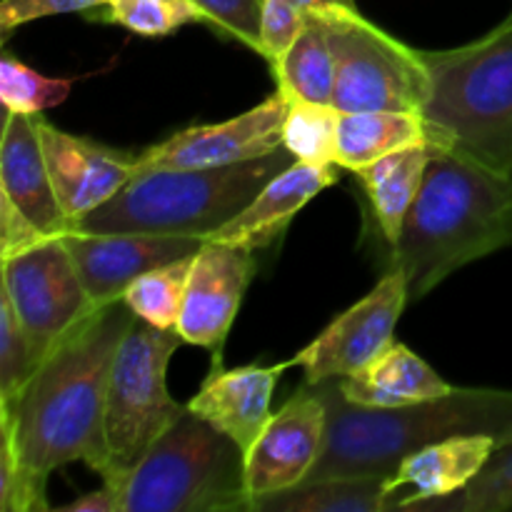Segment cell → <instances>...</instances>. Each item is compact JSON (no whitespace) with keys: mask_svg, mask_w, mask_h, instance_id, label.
Instances as JSON below:
<instances>
[{"mask_svg":"<svg viewBox=\"0 0 512 512\" xmlns=\"http://www.w3.org/2000/svg\"><path fill=\"white\" fill-rule=\"evenodd\" d=\"M135 320L125 300L95 308L50 350L18 403L0 408V510H53L45 483L68 463L108 475V380Z\"/></svg>","mask_w":512,"mask_h":512,"instance_id":"obj_1","label":"cell"},{"mask_svg":"<svg viewBox=\"0 0 512 512\" xmlns=\"http://www.w3.org/2000/svg\"><path fill=\"white\" fill-rule=\"evenodd\" d=\"M510 245L512 178L440 148L390 248L415 303L463 265Z\"/></svg>","mask_w":512,"mask_h":512,"instance_id":"obj_2","label":"cell"},{"mask_svg":"<svg viewBox=\"0 0 512 512\" xmlns=\"http://www.w3.org/2000/svg\"><path fill=\"white\" fill-rule=\"evenodd\" d=\"M318 385L328 408L323 455L308 480L338 475H393L415 450L458 435L512 440V390L453 388L403 408L350 403L338 378Z\"/></svg>","mask_w":512,"mask_h":512,"instance_id":"obj_3","label":"cell"},{"mask_svg":"<svg viewBox=\"0 0 512 512\" xmlns=\"http://www.w3.org/2000/svg\"><path fill=\"white\" fill-rule=\"evenodd\" d=\"M293 163V153L280 148L263 158L220 168L138 170L113 198L80 218L73 230L210 240Z\"/></svg>","mask_w":512,"mask_h":512,"instance_id":"obj_4","label":"cell"},{"mask_svg":"<svg viewBox=\"0 0 512 512\" xmlns=\"http://www.w3.org/2000/svg\"><path fill=\"white\" fill-rule=\"evenodd\" d=\"M433 143L512 178V18L475 43L423 50Z\"/></svg>","mask_w":512,"mask_h":512,"instance_id":"obj_5","label":"cell"},{"mask_svg":"<svg viewBox=\"0 0 512 512\" xmlns=\"http://www.w3.org/2000/svg\"><path fill=\"white\" fill-rule=\"evenodd\" d=\"M120 512H255L243 448L188 408L128 475Z\"/></svg>","mask_w":512,"mask_h":512,"instance_id":"obj_6","label":"cell"},{"mask_svg":"<svg viewBox=\"0 0 512 512\" xmlns=\"http://www.w3.org/2000/svg\"><path fill=\"white\" fill-rule=\"evenodd\" d=\"M180 343L185 340L178 330L155 328L140 318L120 343L105 400L108 475L103 483L123 488L150 445L188 410L168 390V363Z\"/></svg>","mask_w":512,"mask_h":512,"instance_id":"obj_7","label":"cell"},{"mask_svg":"<svg viewBox=\"0 0 512 512\" xmlns=\"http://www.w3.org/2000/svg\"><path fill=\"white\" fill-rule=\"evenodd\" d=\"M328 28L335 55L333 105L340 113L360 110H410L423 113L433 80L423 50H413L385 33L358 5L315 8Z\"/></svg>","mask_w":512,"mask_h":512,"instance_id":"obj_8","label":"cell"},{"mask_svg":"<svg viewBox=\"0 0 512 512\" xmlns=\"http://www.w3.org/2000/svg\"><path fill=\"white\" fill-rule=\"evenodd\" d=\"M25 333L48 355L98 305L90 300L60 235L3 258V288Z\"/></svg>","mask_w":512,"mask_h":512,"instance_id":"obj_9","label":"cell"},{"mask_svg":"<svg viewBox=\"0 0 512 512\" xmlns=\"http://www.w3.org/2000/svg\"><path fill=\"white\" fill-rule=\"evenodd\" d=\"M405 305L408 285L400 270L390 268L363 300L340 313L290 365H300L310 385L358 373L393 343Z\"/></svg>","mask_w":512,"mask_h":512,"instance_id":"obj_10","label":"cell"},{"mask_svg":"<svg viewBox=\"0 0 512 512\" xmlns=\"http://www.w3.org/2000/svg\"><path fill=\"white\" fill-rule=\"evenodd\" d=\"M293 100L275 90L268 100L225 123L195 125L138 155V170L220 168L285 148L283 128Z\"/></svg>","mask_w":512,"mask_h":512,"instance_id":"obj_11","label":"cell"},{"mask_svg":"<svg viewBox=\"0 0 512 512\" xmlns=\"http://www.w3.org/2000/svg\"><path fill=\"white\" fill-rule=\"evenodd\" d=\"M328 430V408L318 385L305 383L273 418L250 453L245 475L253 500L295 488L318 465Z\"/></svg>","mask_w":512,"mask_h":512,"instance_id":"obj_12","label":"cell"},{"mask_svg":"<svg viewBox=\"0 0 512 512\" xmlns=\"http://www.w3.org/2000/svg\"><path fill=\"white\" fill-rule=\"evenodd\" d=\"M258 270L253 250L205 240L193 255L178 333L185 343L203 345L220 358L243 295Z\"/></svg>","mask_w":512,"mask_h":512,"instance_id":"obj_13","label":"cell"},{"mask_svg":"<svg viewBox=\"0 0 512 512\" xmlns=\"http://www.w3.org/2000/svg\"><path fill=\"white\" fill-rule=\"evenodd\" d=\"M75 260L80 280L98 308L123 300L125 290L160 265L193 258L203 248V238L135 233H78L60 235Z\"/></svg>","mask_w":512,"mask_h":512,"instance_id":"obj_14","label":"cell"},{"mask_svg":"<svg viewBox=\"0 0 512 512\" xmlns=\"http://www.w3.org/2000/svg\"><path fill=\"white\" fill-rule=\"evenodd\" d=\"M35 123L68 230H73L90 210L113 198L138 173V155L120 153L90 138L65 133L48 123L43 113L35 115Z\"/></svg>","mask_w":512,"mask_h":512,"instance_id":"obj_15","label":"cell"},{"mask_svg":"<svg viewBox=\"0 0 512 512\" xmlns=\"http://www.w3.org/2000/svg\"><path fill=\"white\" fill-rule=\"evenodd\" d=\"M285 368H290V363L270 365V368L265 365L223 368V360L213 358V370L188 408L230 435L248 455L268 420L273 418L270 400Z\"/></svg>","mask_w":512,"mask_h":512,"instance_id":"obj_16","label":"cell"},{"mask_svg":"<svg viewBox=\"0 0 512 512\" xmlns=\"http://www.w3.org/2000/svg\"><path fill=\"white\" fill-rule=\"evenodd\" d=\"M495 448L498 440L490 435H458L415 450L388 478L390 510H415L468 488Z\"/></svg>","mask_w":512,"mask_h":512,"instance_id":"obj_17","label":"cell"},{"mask_svg":"<svg viewBox=\"0 0 512 512\" xmlns=\"http://www.w3.org/2000/svg\"><path fill=\"white\" fill-rule=\"evenodd\" d=\"M338 165H310L295 160L290 168L275 175L230 223H225L210 240L238 245L245 250H263L283 238L290 220L318 193L338 183Z\"/></svg>","mask_w":512,"mask_h":512,"instance_id":"obj_18","label":"cell"},{"mask_svg":"<svg viewBox=\"0 0 512 512\" xmlns=\"http://www.w3.org/2000/svg\"><path fill=\"white\" fill-rule=\"evenodd\" d=\"M0 193L8 195L48 238L68 233V220L60 210L50 180L35 115L5 110L0 140Z\"/></svg>","mask_w":512,"mask_h":512,"instance_id":"obj_19","label":"cell"},{"mask_svg":"<svg viewBox=\"0 0 512 512\" xmlns=\"http://www.w3.org/2000/svg\"><path fill=\"white\" fill-rule=\"evenodd\" d=\"M338 385L350 403L365 408H403L453 390L408 345L395 340L358 373L338 378Z\"/></svg>","mask_w":512,"mask_h":512,"instance_id":"obj_20","label":"cell"},{"mask_svg":"<svg viewBox=\"0 0 512 512\" xmlns=\"http://www.w3.org/2000/svg\"><path fill=\"white\" fill-rule=\"evenodd\" d=\"M438 150L440 145L435 143L410 145V148L395 150L355 173L368 195L380 233L390 245H395V240L400 238L405 215H408L425 180V170H428L430 160L438 155Z\"/></svg>","mask_w":512,"mask_h":512,"instance_id":"obj_21","label":"cell"},{"mask_svg":"<svg viewBox=\"0 0 512 512\" xmlns=\"http://www.w3.org/2000/svg\"><path fill=\"white\" fill-rule=\"evenodd\" d=\"M433 143L430 125L423 113L410 110H360L343 113L338 125V153L335 165L358 173L365 165L410 148V145Z\"/></svg>","mask_w":512,"mask_h":512,"instance_id":"obj_22","label":"cell"},{"mask_svg":"<svg viewBox=\"0 0 512 512\" xmlns=\"http://www.w3.org/2000/svg\"><path fill=\"white\" fill-rule=\"evenodd\" d=\"M390 475H338L303 480L255 500V512H388Z\"/></svg>","mask_w":512,"mask_h":512,"instance_id":"obj_23","label":"cell"},{"mask_svg":"<svg viewBox=\"0 0 512 512\" xmlns=\"http://www.w3.org/2000/svg\"><path fill=\"white\" fill-rule=\"evenodd\" d=\"M278 88L290 100L333 105L335 95V55L330 48L328 28L318 10H310L303 30L290 45L275 70Z\"/></svg>","mask_w":512,"mask_h":512,"instance_id":"obj_24","label":"cell"},{"mask_svg":"<svg viewBox=\"0 0 512 512\" xmlns=\"http://www.w3.org/2000/svg\"><path fill=\"white\" fill-rule=\"evenodd\" d=\"M190 265H193V258L175 260V263L148 270L125 290L123 300L145 323L163 330H178Z\"/></svg>","mask_w":512,"mask_h":512,"instance_id":"obj_25","label":"cell"},{"mask_svg":"<svg viewBox=\"0 0 512 512\" xmlns=\"http://www.w3.org/2000/svg\"><path fill=\"white\" fill-rule=\"evenodd\" d=\"M95 23H113L143 38H163L190 23H205L193 0H105L85 15Z\"/></svg>","mask_w":512,"mask_h":512,"instance_id":"obj_26","label":"cell"},{"mask_svg":"<svg viewBox=\"0 0 512 512\" xmlns=\"http://www.w3.org/2000/svg\"><path fill=\"white\" fill-rule=\"evenodd\" d=\"M505 512L512 510V440L498 445L468 488L420 503L413 512Z\"/></svg>","mask_w":512,"mask_h":512,"instance_id":"obj_27","label":"cell"},{"mask_svg":"<svg viewBox=\"0 0 512 512\" xmlns=\"http://www.w3.org/2000/svg\"><path fill=\"white\" fill-rule=\"evenodd\" d=\"M340 115L335 105L295 100L285 120L283 145L300 163L335 165Z\"/></svg>","mask_w":512,"mask_h":512,"instance_id":"obj_28","label":"cell"},{"mask_svg":"<svg viewBox=\"0 0 512 512\" xmlns=\"http://www.w3.org/2000/svg\"><path fill=\"white\" fill-rule=\"evenodd\" d=\"M45 358L48 355L40 353L20 325L8 295L0 293V408H13L18 403Z\"/></svg>","mask_w":512,"mask_h":512,"instance_id":"obj_29","label":"cell"},{"mask_svg":"<svg viewBox=\"0 0 512 512\" xmlns=\"http://www.w3.org/2000/svg\"><path fill=\"white\" fill-rule=\"evenodd\" d=\"M75 80L78 78H48L10 53L0 58V100L8 113H45L68 98Z\"/></svg>","mask_w":512,"mask_h":512,"instance_id":"obj_30","label":"cell"},{"mask_svg":"<svg viewBox=\"0 0 512 512\" xmlns=\"http://www.w3.org/2000/svg\"><path fill=\"white\" fill-rule=\"evenodd\" d=\"M325 5H350V8H355V0H265L260 55L268 60L273 75L280 68L283 55L288 53V48L303 30L310 10L325 8Z\"/></svg>","mask_w":512,"mask_h":512,"instance_id":"obj_31","label":"cell"},{"mask_svg":"<svg viewBox=\"0 0 512 512\" xmlns=\"http://www.w3.org/2000/svg\"><path fill=\"white\" fill-rule=\"evenodd\" d=\"M205 15V25L220 38L240 40L260 53L263 45V10L265 0H193Z\"/></svg>","mask_w":512,"mask_h":512,"instance_id":"obj_32","label":"cell"},{"mask_svg":"<svg viewBox=\"0 0 512 512\" xmlns=\"http://www.w3.org/2000/svg\"><path fill=\"white\" fill-rule=\"evenodd\" d=\"M105 5V0H3L0 3V38L8 40L15 28L50 15H88Z\"/></svg>","mask_w":512,"mask_h":512,"instance_id":"obj_33","label":"cell"},{"mask_svg":"<svg viewBox=\"0 0 512 512\" xmlns=\"http://www.w3.org/2000/svg\"><path fill=\"white\" fill-rule=\"evenodd\" d=\"M43 240H48V235L38 230V225L8 195L0 193V253L3 258L25 253Z\"/></svg>","mask_w":512,"mask_h":512,"instance_id":"obj_34","label":"cell"},{"mask_svg":"<svg viewBox=\"0 0 512 512\" xmlns=\"http://www.w3.org/2000/svg\"><path fill=\"white\" fill-rule=\"evenodd\" d=\"M58 512H120V490L103 483V488L75 498L68 505H60Z\"/></svg>","mask_w":512,"mask_h":512,"instance_id":"obj_35","label":"cell"},{"mask_svg":"<svg viewBox=\"0 0 512 512\" xmlns=\"http://www.w3.org/2000/svg\"><path fill=\"white\" fill-rule=\"evenodd\" d=\"M508 18H512V13H510V15H508Z\"/></svg>","mask_w":512,"mask_h":512,"instance_id":"obj_36","label":"cell"}]
</instances>
